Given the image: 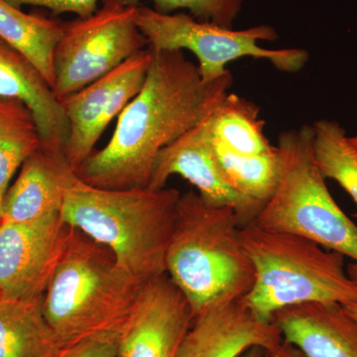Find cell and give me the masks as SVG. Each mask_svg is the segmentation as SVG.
Here are the masks:
<instances>
[{"mask_svg": "<svg viewBox=\"0 0 357 357\" xmlns=\"http://www.w3.org/2000/svg\"><path fill=\"white\" fill-rule=\"evenodd\" d=\"M151 51L145 83L119 114L112 139L75 171L86 184L147 188L159 152L210 116L234 83L230 72L206 83L183 51Z\"/></svg>", "mask_w": 357, "mask_h": 357, "instance_id": "cell-1", "label": "cell"}, {"mask_svg": "<svg viewBox=\"0 0 357 357\" xmlns=\"http://www.w3.org/2000/svg\"><path fill=\"white\" fill-rule=\"evenodd\" d=\"M180 196L172 188L100 189L74 174L66 188L61 217L109 248L119 266L146 283L167 274V250Z\"/></svg>", "mask_w": 357, "mask_h": 357, "instance_id": "cell-2", "label": "cell"}, {"mask_svg": "<svg viewBox=\"0 0 357 357\" xmlns=\"http://www.w3.org/2000/svg\"><path fill=\"white\" fill-rule=\"evenodd\" d=\"M144 284L119 266L109 248L72 227L41 303L58 351L121 330Z\"/></svg>", "mask_w": 357, "mask_h": 357, "instance_id": "cell-3", "label": "cell"}, {"mask_svg": "<svg viewBox=\"0 0 357 357\" xmlns=\"http://www.w3.org/2000/svg\"><path fill=\"white\" fill-rule=\"evenodd\" d=\"M234 208L206 204L197 192L181 194L166 256L167 275L189 301L195 316L211 305L243 298L255 267Z\"/></svg>", "mask_w": 357, "mask_h": 357, "instance_id": "cell-4", "label": "cell"}, {"mask_svg": "<svg viewBox=\"0 0 357 357\" xmlns=\"http://www.w3.org/2000/svg\"><path fill=\"white\" fill-rule=\"evenodd\" d=\"M241 237L255 267V283L243 300L260 321L271 323L281 310L307 303L356 302L357 286L337 251L255 223L241 227Z\"/></svg>", "mask_w": 357, "mask_h": 357, "instance_id": "cell-5", "label": "cell"}, {"mask_svg": "<svg viewBox=\"0 0 357 357\" xmlns=\"http://www.w3.org/2000/svg\"><path fill=\"white\" fill-rule=\"evenodd\" d=\"M312 126L278 137V185L255 222L268 231L296 234L357 262V225L333 198L314 155Z\"/></svg>", "mask_w": 357, "mask_h": 357, "instance_id": "cell-6", "label": "cell"}, {"mask_svg": "<svg viewBox=\"0 0 357 357\" xmlns=\"http://www.w3.org/2000/svg\"><path fill=\"white\" fill-rule=\"evenodd\" d=\"M136 24L153 50H188L198 59L202 79L217 81L229 72L227 66L237 59L250 57L271 63L280 72H300L309 62L306 50L298 48L266 49L260 41H276L278 33L272 26L257 25L243 30L229 29L197 20L189 13H157L138 4Z\"/></svg>", "mask_w": 357, "mask_h": 357, "instance_id": "cell-7", "label": "cell"}, {"mask_svg": "<svg viewBox=\"0 0 357 357\" xmlns=\"http://www.w3.org/2000/svg\"><path fill=\"white\" fill-rule=\"evenodd\" d=\"M102 4L89 17L63 22L53 56L52 89L59 100L86 88L148 47L136 24L137 6Z\"/></svg>", "mask_w": 357, "mask_h": 357, "instance_id": "cell-8", "label": "cell"}, {"mask_svg": "<svg viewBox=\"0 0 357 357\" xmlns=\"http://www.w3.org/2000/svg\"><path fill=\"white\" fill-rule=\"evenodd\" d=\"M152 60L149 47L86 88L60 100L69 124L65 157L76 171L93 154L109 122L137 96Z\"/></svg>", "mask_w": 357, "mask_h": 357, "instance_id": "cell-9", "label": "cell"}, {"mask_svg": "<svg viewBox=\"0 0 357 357\" xmlns=\"http://www.w3.org/2000/svg\"><path fill=\"white\" fill-rule=\"evenodd\" d=\"M70 231L61 213L26 225L0 222V302H41Z\"/></svg>", "mask_w": 357, "mask_h": 357, "instance_id": "cell-10", "label": "cell"}, {"mask_svg": "<svg viewBox=\"0 0 357 357\" xmlns=\"http://www.w3.org/2000/svg\"><path fill=\"white\" fill-rule=\"evenodd\" d=\"M195 319L189 301L167 274L144 284L119 330L117 357H176Z\"/></svg>", "mask_w": 357, "mask_h": 357, "instance_id": "cell-11", "label": "cell"}, {"mask_svg": "<svg viewBox=\"0 0 357 357\" xmlns=\"http://www.w3.org/2000/svg\"><path fill=\"white\" fill-rule=\"evenodd\" d=\"M174 175L194 185L206 204L234 208L241 227L255 222L262 210L261 206L236 192L223 177L213 152L208 117L159 152L147 189H164L167 181Z\"/></svg>", "mask_w": 357, "mask_h": 357, "instance_id": "cell-12", "label": "cell"}, {"mask_svg": "<svg viewBox=\"0 0 357 357\" xmlns=\"http://www.w3.org/2000/svg\"><path fill=\"white\" fill-rule=\"evenodd\" d=\"M283 342L273 321L255 316L243 298L217 303L195 316L176 357H241L260 347L270 352Z\"/></svg>", "mask_w": 357, "mask_h": 357, "instance_id": "cell-13", "label": "cell"}, {"mask_svg": "<svg viewBox=\"0 0 357 357\" xmlns=\"http://www.w3.org/2000/svg\"><path fill=\"white\" fill-rule=\"evenodd\" d=\"M0 98H13L25 103L38 126L42 148L65 155L69 124L60 100L36 66L1 38Z\"/></svg>", "mask_w": 357, "mask_h": 357, "instance_id": "cell-14", "label": "cell"}, {"mask_svg": "<svg viewBox=\"0 0 357 357\" xmlns=\"http://www.w3.org/2000/svg\"><path fill=\"white\" fill-rule=\"evenodd\" d=\"M273 323L304 357H357V321L335 303H307L281 310Z\"/></svg>", "mask_w": 357, "mask_h": 357, "instance_id": "cell-15", "label": "cell"}, {"mask_svg": "<svg viewBox=\"0 0 357 357\" xmlns=\"http://www.w3.org/2000/svg\"><path fill=\"white\" fill-rule=\"evenodd\" d=\"M74 174L65 155L40 148L26 160L15 183L7 190L1 222L26 225L60 213Z\"/></svg>", "mask_w": 357, "mask_h": 357, "instance_id": "cell-16", "label": "cell"}, {"mask_svg": "<svg viewBox=\"0 0 357 357\" xmlns=\"http://www.w3.org/2000/svg\"><path fill=\"white\" fill-rule=\"evenodd\" d=\"M63 22L40 14L25 13L0 0V38L29 59L53 88V56Z\"/></svg>", "mask_w": 357, "mask_h": 357, "instance_id": "cell-17", "label": "cell"}, {"mask_svg": "<svg viewBox=\"0 0 357 357\" xmlns=\"http://www.w3.org/2000/svg\"><path fill=\"white\" fill-rule=\"evenodd\" d=\"M41 302H0V357H56Z\"/></svg>", "mask_w": 357, "mask_h": 357, "instance_id": "cell-18", "label": "cell"}, {"mask_svg": "<svg viewBox=\"0 0 357 357\" xmlns=\"http://www.w3.org/2000/svg\"><path fill=\"white\" fill-rule=\"evenodd\" d=\"M211 138L238 153L258 155L276 150L264 133V121L255 102L227 93L208 117Z\"/></svg>", "mask_w": 357, "mask_h": 357, "instance_id": "cell-19", "label": "cell"}, {"mask_svg": "<svg viewBox=\"0 0 357 357\" xmlns=\"http://www.w3.org/2000/svg\"><path fill=\"white\" fill-rule=\"evenodd\" d=\"M42 148L31 110L20 100L0 98V198L26 160Z\"/></svg>", "mask_w": 357, "mask_h": 357, "instance_id": "cell-20", "label": "cell"}, {"mask_svg": "<svg viewBox=\"0 0 357 357\" xmlns=\"http://www.w3.org/2000/svg\"><path fill=\"white\" fill-rule=\"evenodd\" d=\"M211 141L225 180L239 194L263 208L278 185L280 160L277 148L269 153L249 155L232 151L213 138Z\"/></svg>", "mask_w": 357, "mask_h": 357, "instance_id": "cell-21", "label": "cell"}, {"mask_svg": "<svg viewBox=\"0 0 357 357\" xmlns=\"http://www.w3.org/2000/svg\"><path fill=\"white\" fill-rule=\"evenodd\" d=\"M314 128V155L326 178L335 181L354 199L357 220V150L344 126L331 119H319Z\"/></svg>", "mask_w": 357, "mask_h": 357, "instance_id": "cell-22", "label": "cell"}, {"mask_svg": "<svg viewBox=\"0 0 357 357\" xmlns=\"http://www.w3.org/2000/svg\"><path fill=\"white\" fill-rule=\"evenodd\" d=\"M119 6L141 4L142 0H102ZM152 8L159 13L170 14L187 10L197 20L215 23L222 27L234 28V22L243 10L245 0H150Z\"/></svg>", "mask_w": 357, "mask_h": 357, "instance_id": "cell-23", "label": "cell"}, {"mask_svg": "<svg viewBox=\"0 0 357 357\" xmlns=\"http://www.w3.org/2000/svg\"><path fill=\"white\" fill-rule=\"evenodd\" d=\"M119 331L98 333L59 349L56 357H117Z\"/></svg>", "mask_w": 357, "mask_h": 357, "instance_id": "cell-24", "label": "cell"}, {"mask_svg": "<svg viewBox=\"0 0 357 357\" xmlns=\"http://www.w3.org/2000/svg\"><path fill=\"white\" fill-rule=\"evenodd\" d=\"M11 6L21 8L29 6L49 9L53 15L63 13L77 14L86 18L98 11V0H6Z\"/></svg>", "mask_w": 357, "mask_h": 357, "instance_id": "cell-25", "label": "cell"}, {"mask_svg": "<svg viewBox=\"0 0 357 357\" xmlns=\"http://www.w3.org/2000/svg\"><path fill=\"white\" fill-rule=\"evenodd\" d=\"M265 357H304L299 349L283 340V342L276 349L265 352Z\"/></svg>", "mask_w": 357, "mask_h": 357, "instance_id": "cell-26", "label": "cell"}, {"mask_svg": "<svg viewBox=\"0 0 357 357\" xmlns=\"http://www.w3.org/2000/svg\"><path fill=\"white\" fill-rule=\"evenodd\" d=\"M347 271L349 276L351 277V280L356 283L357 286V262L352 261L347 266ZM345 312L357 321V301L356 302L351 303V304L342 306Z\"/></svg>", "mask_w": 357, "mask_h": 357, "instance_id": "cell-27", "label": "cell"}, {"mask_svg": "<svg viewBox=\"0 0 357 357\" xmlns=\"http://www.w3.org/2000/svg\"><path fill=\"white\" fill-rule=\"evenodd\" d=\"M265 351H263L260 347H253L249 351L244 352L241 357H265Z\"/></svg>", "mask_w": 357, "mask_h": 357, "instance_id": "cell-28", "label": "cell"}, {"mask_svg": "<svg viewBox=\"0 0 357 357\" xmlns=\"http://www.w3.org/2000/svg\"><path fill=\"white\" fill-rule=\"evenodd\" d=\"M349 141H351L352 146L357 150V135L349 136Z\"/></svg>", "mask_w": 357, "mask_h": 357, "instance_id": "cell-29", "label": "cell"}, {"mask_svg": "<svg viewBox=\"0 0 357 357\" xmlns=\"http://www.w3.org/2000/svg\"><path fill=\"white\" fill-rule=\"evenodd\" d=\"M2 215H3V199L0 198V222L2 220Z\"/></svg>", "mask_w": 357, "mask_h": 357, "instance_id": "cell-30", "label": "cell"}]
</instances>
